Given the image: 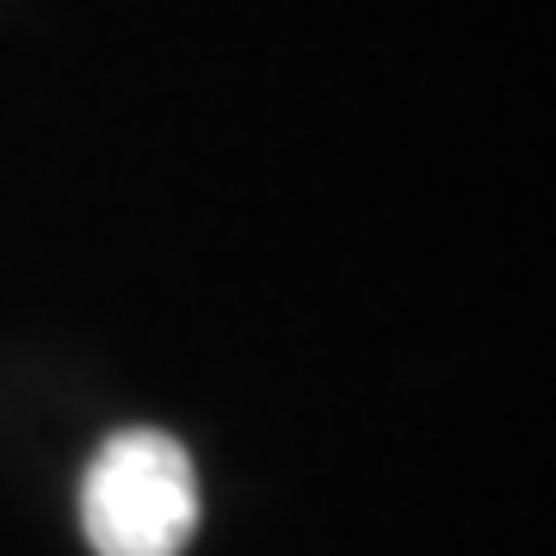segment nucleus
<instances>
[{"label":"nucleus","instance_id":"obj_1","mask_svg":"<svg viewBox=\"0 0 556 556\" xmlns=\"http://www.w3.org/2000/svg\"><path fill=\"white\" fill-rule=\"evenodd\" d=\"M80 526L93 556H179L199 532V477L186 445L155 427L118 433L80 482Z\"/></svg>","mask_w":556,"mask_h":556}]
</instances>
